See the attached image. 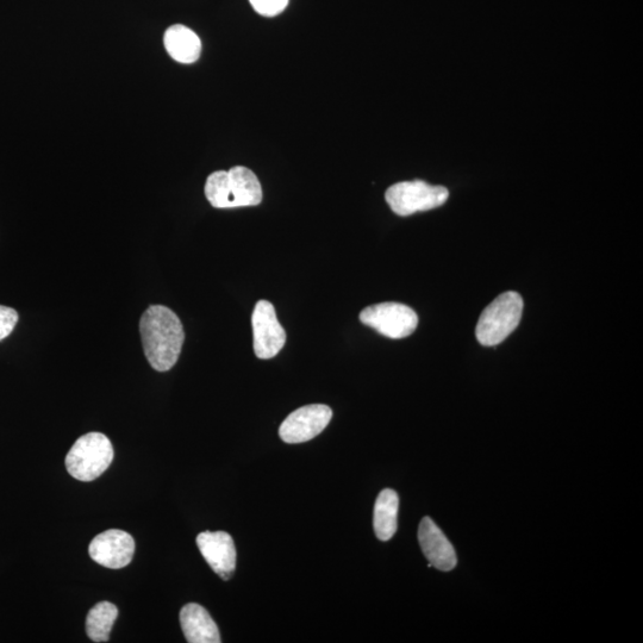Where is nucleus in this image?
I'll list each match as a JSON object with an SVG mask.
<instances>
[{
	"label": "nucleus",
	"instance_id": "obj_1",
	"mask_svg": "<svg viewBox=\"0 0 643 643\" xmlns=\"http://www.w3.org/2000/svg\"><path fill=\"white\" fill-rule=\"evenodd\" d=\"M143 352L155 371L167 372L177 364L185 341L183 323L164 305H152L141 317Z\"/></svg>",
	"mask_w": 643,
	"mask_h": 643
},
{
	"label": "nucleus",
	"instance_id": "obj_2",
	"mask_svg": "<svg viewBox=\"0 0 643 643\" xmlns=\"http://www.w3.org/2000/svg\"><path fill=\"white\" fill-rule=\"evenodd\" d=\"M205 196L216 209L245 208L261 203L262 189L258 177L249 168L236 166L210 174Z\"/></svg>",
	"mask_w": 643,
	"mask_h": 643
},
{
	"label": "nucleus",
	"instance_id": "obj_3",
	"mask_svg": "<svg viewBox=\"0 0 643 643\" xmlns=\"http://www.w3.org/2000/svg\"><path fill=\"white\" fill-rule=\"evenodd\" d=\"M523 299L517 292L502 293L480 315L476 336L480 345L493 347L502 343L521 322Z\"/></svg>",
	"mask_w": 643,
	"mask_h": 643
},
{
	"label": "nucleus",
	"instance_id": "obj_4",
	"mask_svg": "<svg viewBox=\"0 0 643 643\" xmlns=\"http://www.w3.org/2000/svg\"><path fill=\"white\" fill-rule=\"evenodd\" d=\"M114 460V448L102 433L81 436L68 452L66 468L73 478L92 482L108 470Z\"/></svg>",
	"mask_w": 643,
	"mask_h": 643
},
{
	"label": "nucleus",
	"instance_id": "obj_5",
	"mask_svg": "<svg viewBox=\"0 0 643 643\" xmlns=\"http://www.w3.org/2000/svg\"><path fill=\"white\" fill-rule=\"evenodd\" d=\"M449 197L446 187L434 186L421 180L403 181L386 191V202L398 216L439 208Z\"/></svg>",
	"mask_w": 643,
	"mask_h": 643
},
{
	"label": "nucleus",
	"instance_id": "obj_6",
	"mask_svg": "<svg viewBox=\"0 0 643 643\" xmlns=\"http://www.w3.org/2000/svg\"><path fill=\"white\" fill-rule=\"evenodd\" d=\"M360 321L389 339H405L415 332L418 316L401 303H380L361 311Z\"/></svg>",
	"mask_w": 643,
	"mask_h": 643
},
{
	"label": "nucleus",
	"instance_id": "obj_7",
	"mask_svg": "<svg viewBox=\"0 0 643 643\" xmlns=\"http://www.w3.org/2000/svg\"><path fill=\"white\" fill-rule=\"evenodd\" d=\"M254 352L259 359L276 357L286 343V333L278 321L276 309L267 301H260L253 316Z\"/></svg>",
	"mask_w": 643,
	"mask_h": 643
},
{
	"label": "nucleus",
	"instance_id": "obj_8",
	"mask_svg": "<svg viewBox=\"0 0 643 643\" xmlns=\"http://www.w3.org/2000/svg\"><path fill=\"white\" fill-rule=\"evenodd\" d=\"M333 411L327 405L312 404L293 411L279 429L286 443H302L315 439L332 421Z\"/></svg>",
	"mask_w": 643,
	"mask_h": 643
},
{
	"label": "nucleus",
	"instance_id": "obj_9",
	"mask_svg": "<svg viewBox=\"0 0 643 643\" xmlns=\"http://www.w3.org/2000/svg\"><path fill=\"white\" fill-rule=\"evenodd\" d=\"M90 557L97 564L112 570H120L133 560L135 541L122 530L111 529L96 536L90 543Z\"/></svg>",
	"mask_w": 643,
	"mask_h": 643
},
{
	"label": "nucleus",
	"instance_id": "obj_10",
	"mask_svg": "<svg viewBox=\"0 0 643 643\" xmlns=\"http://www.w3.org/2000/svg\"><path fill=\"white\" fill-rule=\"evenodd\" d=\"M197 546L206 563L223 580L232 578L236 568L235 543L226 532H204L198 535Z\"/></svg>",
	"mask_w": 643,
	"mask_h": 643
},
{
	"label": "nucleus",
	"instance_id": "obj_11",
	"mask_svg": "<svg viewBox=\"0 0 643 643\" xmlns=\"http://www.w3.org/2000/svg\"><path fill=\"white\" fill-rule=\"evenodd\" d=\"M418 541L429 567L438 568L443 572L452 571L457 566L458 559L452 543L448 541L442 530L436 526L430 517H424L418 528Z\"/></svg>",
	"mask_w": 643,
	"mask_h": 643
},
{
	"label": "nucleus",
	"instance_id": "obj_12",
	"mask_svg": "<svg viewBox=\"0 0 643 643\" xmlns=\"http://www.w3.org/2000/svg\"><path fill=\"white\" fill-rule=\"evenodd\" d=\"M180 624L187 642L220 643L217 624L202 605L190 603L180 611Z\"/></svg>",
	"mask_w": 643,
	"mask_h": 643
},
{
	"label": "nucleus",
	"instance_id": "obj_13",
	"mask_svg": "<svg viewBox=\"0 0 643 643\" xmlns=\"http://www.w3.org/2000/svg\"><path fill=\"white\" fill-rule=\"evenodd\" d=\"M164 43L167 53L180 64H193L201 56L202 42L198 35L181 24L167 29Z\"/></svg>",
	"mask_w": 643,
	"mask_h": 643
},
{
	"label": "nucleus",
	"instance_id": "obj_14",
	"mask_svg": "<svg viewBox=\"0 0 643 643\" xmlns=\"http://www.w3.org/2000/svg\"><path fill=\"white\" fill-rule=\"evenodd\" d=\"M399 497L396 491L385 489L374 505L373 527L380 541H389L397 532Z\"/></svg>",
	"mask_w": 643,
	"mask_h": 643
},
{
	"label": "nucleus",
	"instance_id": "obj_15",
	"mask_svg": "<svg viewBox=\"0 0 643 643\" xmlns=\"http://www.w3.org/2000/svg\"><path fill=\"white\" fill-rule=\"evenodd\" d=\"M117 617L118 609L115 604L102 602L95 605L86 620V632L89 638L95 642L109 641L111 629Z\"/></svg>",
	"mask_w": 643,
	"mask_h": 643
},
{
	"label": "nucleus",
	"instance_id": "obj_16",
	"mask_svg": "<svg viewBox=\"0 0 643 643\" xmlns=\"http://www.w3.org/2000/svg\"><path fill=\"white\" fill-rule=\"evenodd\" d=\"M249 2L258 14L266 17L279 15L289 4V0H249Z\"/></svg>",
	"mask_w": 643,
	"mask_h": 643
},
{
	"label": "nucleus",
	"instance_id": "obj_17",
	"mask_svg": "<svg viewBox=\"0 0 643 643\" xmlns=\"http://www.w3.org/2000/svg\"><path fill=\"white\" fill-rule=\"evenodd\" d=\"M20 316L15 309L0 305V341L6 339L14 332Z\"/></svg>",
	"mask_w": 643,
	"mask_h": 643
}]
</instances>
